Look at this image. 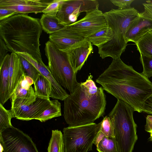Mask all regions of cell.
<instances>
[{
  "instance_id": "obj_1",
  "label": "cell",
  "mask_w": 152,
  "mask_h": 152,
  "mask_svg": "<svg viewBox=\"0 0 152 152\" xmlns=\"http://www.w3.org/2000/svg\"><path fill=\"white\" fill-rule=\"evenodd\" d=\"M103 89L127 103L139 113L145 100L152 94V83L120 58L113 59L96 80Z\"/></svg>"
},
{
  "instance_id": "obj_2",
  "label": "cell",
  "mask_w": 152,
  "mask_h": 152,
  "mask_svg": "<svg viewBox=\"0 0 152 152\" xmlns=\"http://www.w3.org/2000/svg\"><path fill=\"white\" fill-rule=\"evenodd\" d=\"M42 29L39 20L18 14L0 21V38L9 51L25 53L38 62L43 63L39 47Z\"/></svg>"
},
{
  "instance_id": "obj_3",
  "label": "cell",
  "mask_w": 152,
  "mask_h": 152,
  "mask_svg": "<svg viewBox=\"0 0 152 152\" xmlns=\"http://www.w3.org/2000/svg\"><path fill=\"white\" fill-rule=\"evenodd\" d=\"M102 87L97 93L89 96L82 82L79 83L73 92L64 101L63 116L69 126H76L94 123L104 114L106 96Z\"/></svg>"
},
{
  "instance_id": "obj_4",
  "label": "cell",
  "mask_w": 152,
  "mask_h": 152,
  "mask_svg": "<svg viewBox=\"0 0 152 152\" xmlns=\"http://www.w3.org/2000/svg\"><path fill=\"white\" fill-rule=\"evenodd\" d=\"M140 13L134 7L123 10L112 9L104 13L113 36L107 42L98 47V53L102 59L107 57L113 59L120 58L127 45L125 38L126 31Z\"/></svg>"
},
{
  "instance_id": "obj_5",
  "label": "cell",
  "mask_w": 152,
  "mask_h": 152,
  "mask_svg": "<svg viewBox=\"0 0 152 152\" xmlns=\"http://www.w3.org/2000/svg\"><path fill=\"white\" fill-rule=\"evenodd\" d=\"M134 111L132 107L118 99L108 114L113 121L114 138L118 152H132L137 140V125L133 117Z\"/></svg>"
},
{
  "instance_id": "obj_6",
  "label": "cell",
  "mask_w": 152,
  "mask_h": 152,
  "mask_svg": "<svg viewBox=\"0 0 152 152\" xmlns=\"http://www.w3.org/2000/svg\"><path fill=\"white\" fill-rule=\"evenodd\" d=\"M45 45L48 66L52 75L58 84L72 93L79 83L76 79L77 73L74 71L65 52L58 49L50 40Z\"/></svg>"
},
{
  "instance_id": "obj_7",
  "label": "cell",
  "mask_w": 152,
  "mask_h": 152,
  "mask_svg": "<svg viewBox=\"0 0 152 152\" xmlns=\"http://www.w3.org/2000/svg\"><path fill=\"white\" fill-rule=\"evenodd\" d=\"M101 121L69 126L63 129L64 152H88L92 150L95 138L101 129Z\"/></svg>"
},
{
  "instance_id": "obj_8",
  "label": "cell",
  "mask_w": 152,
  "mask_h": 152,
  "mask_svg": "<svg viewBox=\"0 0 152 152\" xmlns=\"http://www.w3.org/2000/svg\"><path fill=\"white\" fill-rule=\"evenodd\" d=\"M11 102L14 118L24 121L36 120L51 103L50 98L37 95L30 98H16Z\"/></svg>"
},
{
  "instance_id": "obj_9",
  "label": "cell",
  "mask_w": 152,
  "mask_h": 152,
  "mask_svg": "<svg viewBox=\"0 0 152 152\" xmlns=\"http://www.w3.org/2000/svg\"><path fill=\"white\" fill-rule=\"evenodd\" d=\"M0 142L3 152H39L31 138L13 126L0 130Z\"/></svg>"
},
{
  "instance_id": "obj_10",
  "label": "cell",
  "mask_w": 152,
  "mask_h": 152,
  "mask_svg": "<svg viewBox=\"0 0 152 152\" xmlns=\"http://www.w3.org/2000/svg\"><path fill=\"white\" fill-rule=\"evenodd\" d=\"M95 0H61L56 17L59 23L65 26L76 21L80 14L86 13L99 8Z\"/></svg>"
},
{
  "instance_id": "obj_11",
  "label": "cell",
  "mask_w": 152,
  "mask_h": 152,
  "mask_svg": "<svg viewBox=\"0 0 152 152\" xmlns=\"http://www.w3.org/2000/svg\"><path fill=\"white\" fill-rule=\"evenodd\" d=\"M107 26L104 13L98 8L86 13L83 18L64 27L80 36L86 39Z\"/></svg>"
},
{
  "instance_id": "obj_12",
  "label": "cell",
  "mask_w": 152,
  "mask_h": 152,
  "mask_svg": "<svg viewBox=\"0 0 152 152\" xmlns=\"http://www.w3.org/2000/svg\"><path fill=\"white\" fill-rule=\"evenodd\" d=\"M53 0H0V8L7 9L18 14H37L43 10Z\"/></svg>"
},
{
  "instance_id": "obj_13",
  "label": "cell",
  "mask_w": 152,
  "mask_h": 152,
  "mask_svg": "<svg viewBox=\"0 0 152 152\" xmlns=\"http://www.w3.org/2000/svg\"><path fill=\"white\" fill-rule=\"evenodd\" d=\"M49 38L58 49L62 51L76 47L87 40L64 26L58 31L49 34Z\"/></svg>"
},
{
  "instance_id": "obj_14",
  "label": "cell",
  "mask_w": 152,
  "mask_h": 152,
  "mask_svg": "<svg viewBox=\"0 0 152 152\" xmlns=\"http://www.w3.org/2000/svg\"><path fill=\"white\" fill-rule=\"evenodd\" d=\"M33 65L41 75L50 82L52 92L50 96L53 99L64 101L69 95L66 91L55 80L49 71L48 66L44 63L38 62L29 54L25 53H18Z\"/></svg>"
},
{
  "instance_id": "obj_15",
  "label": "cell",
  "mask_w": 152,
  "mask_h": 152,
  "mask_svg": "<svg viewBox=\"0 0 152 152\" xmlns=\"http://www.w3.org/2000/svg\"><path fill=\"white\" fill-rule=\"evenodd\" d=\"M92 45L87 39L81 44L64 51L75 72L77 73L81 69L89 55L93 52Z\"/></svg>"
},
{
  "instance_id": "obj_16",
  "label": "cell",
  "mask_w": 152,
  "mask_h": 152,
  "mask_svg": "<svg viewBox=\"0 0 152 152\" xmlns=\"http://www.w3.org/2000/svg\"><path fill=\"white\" fill-rule=\"evenodd\" d=\"M152 31V19L140 15L130 24L126 33L127 43L133 42L136 44L148 32Z\"/></svg>"
},
{
  "instance_id": "obj_17",
  "label": "cell",
  "mask_w": 152,
  "mask_h": 152,
  "mask_svg": "<svg viewBox=\"0 0 152 152\" xmlns=\"http://www.w3.org/2000/svg\"><path fill=\"white\" fill-rule=\"evenodd\" d=\"M9 78L8 91L11 97L18 83L26 74L19 55L12 53L10 54L8 67Z\"/></svg>"
},
{
  "instance_id": "obj_18",
  "label": "cell",
  "mask_w": 152,
  "mask_h": 152,
  "mask_svg": "<svg viewBox=\"0 0 152 152\" xmlns=\"http://www.w3.org/2000/svg\"><path fill=\"white\" fill-rule=\"evenodd\" d=\"M34 81L30 77L25 75L16 86L10 100L16 98H30L36 95L32 85Z\"/></svg>"
},
{
  "instance_id": "obj_19",
  "label": "cell",
  "mask_w": 152,
  "mask_h": 152,
  "mask_svg": "<svg viewBox=\"0 0 152 152\" xmlns=\"http://www.w3.org/2000/svg\"><path fill=\"white\" fill-rule=\"evenodd\" d=\"M10 55L8 54L0 64V103L3 105L10 99L8 91V71Z\"/></svg>"
},
{
  "instance_id": "obj_20",
  "label": "cell",
  "mask_w": 152,
  "mask_h": 152,
  "mask_svg": "<svg viewBox=\"0 0 152 152\" xmlns=\"http://www.w3.org/2000/svg\"><path fill=\"white\" fill-rule=\"evenodd\" d=\"M42 30L49 34L55 33L64 26L61 24L56 16H52L43 13L39 19Z\"/></svg>"
},
{
  "instance_id": "obj_21",
  "label": "cell",
  "mask_w": 152,
  "mask_h": 152,
  "mask_svg": "<svg viewBox=\"0 0 152 152\" xmlns=\"http://www.w3.org/2000/svg\"><path fill=\"white\" fill-rule=\"evenodd\" d=\"M34 89L36 95L50 98L52 87L49 81L40 74L34 82Z\"/></svg>"
},
{
  "instance_id": "obj_22",
  "label": "cell",
  "mask_w": 152,
  "mask_h": 152,
  "mask_svg": "<svg viewBox=\"0 0 152 152\" xmlns=\"http://www.w3.org/2000/svg\"><path fill=\"white\" fill-rule=\"evenodd\" d=\"M63 134L58 129L52 131L51 136L48 148V152H64Z\"/></svg>"
},
{
  "instance_id": "obj_23",
  "label": "cell",
  "mask_w": 152,
  "mask_h": 152,
  "mask_svg": "<svg viewBox=\"0 0 152 152\" xmlns=\"http://www.w3.org/2000/svg\"><path fill=\"white\" fill-rule=\"evenodd\" d=\"M61 115V103L57 99H56L51 100L50 106L38 116L36 120L43 122Z\"/></svg>"
},
{
  "instance_id": "obj_24",
  "label": "cell",
  "mask_w": 152,
  "mask_h": 152,
  "mask_svg": "<svg viewBox=\"0 0 152 152\" xmlns=\"http://www.w3.org/2000/svg\"><path fill=\"white\" fill-rule=\"evenodd\" d=\"M113 34L110 28H106L86 38L87 40L98 47L107 42L112 38Z\"/></svg>"
},
{
  "instance_id": "obj_25",
  "label": "cell",
  "mask_w": 152,
  "mask_h": 152,
  "mask_svg": "<svg viewBox=\"0 0 152 152\" xmlns=\"http://www.w3.org/2000/svg\"><path fill=\"white\" fill-rule=\"evenodd\" d=\"M135 45L140 54L152 56V31L148 32Z\"/></svg>"
},
{
  "instance_id": "obj_26",
  "label": "cell",
  "mask_w": 152,
  "mask_h": 152,
  "mask_svg": "<svg viewBox=\"0 0 152 152\" xmlns=\"http://www.w3.org/2000/svg\"><path fill=\"white\" fill-rule=\"evenodd\" d=\"M99 152H118L114 138L105 136L96 147Z\"/></svg>"
},
{
  "instance_id": "obj_27",
  "label": "cell",
  "mask_w": 152,
  "mask_h": 152,
  "mask_svg": "<svg viewBox=\"0 0 152 152\" xmlns=\"http://www.w3.org/2000/svg\"><path fill=\"white\" fill-rule=\"evenodd\" d=\"M14 118L11 109L7 110L0 103V130L12 127L11 120Z\"/></svg>"
},
{
  "instance_id": "obj_28",
  "label": "cell",
  "mask_w": 152,
  "mask_h": 152,
  "mask_svg": "<svg viewBox=\"0 0 152 152\" xmlns=\"http://www.w3.org/2000/svg\"><path fill=\"white\" fill-rule=\"evenodd\" d=\"M18 55L26 75L31 78L34 82L41 73L33 65L24 58Z\"/></svg>"
},
{
  "instance_id": "obj_29",
  "label": "cell",
  "mask_w": 152,
  "mask_h": 152,
  "mask_svg": "<svg viewBox=\"0 0 152 152\" xmlns=\"http://www.w3.org/2000/svg\"><path fill=\"white\" fill-rule=\"evenodd\" d=\"M114 124L112 118L108 115L105 116L101 121L100 130L106 137L114 138Z\"/></svg>"
},
{
  "instance_id": "obj_30",
  "label": "cell",
  "mask_w": 152,
  "mask_h": 152,
  "mask_svg": "<svg viewBox=\"0 0 152 152\" xmlns=\"http://www.w3.org/2000/svg\"><path fill=\"white\" fill-rule=\"evenodd\" d=\"M140 54V60L143 68L141 73L146 77H152V56Z\"/></svg>"
},
{
  "instance_id": "obj_31",
  "label": "cell",
  "mask_w": 152,
  "mask_h": 152,
  "mask_svg": "<svg viewBox=\"0 0 152 152\" xmlns=\"http://www.w3.org/2000/svg\"><path fill=\"white\" fill-rule=\"evenodd\" d=\"M93 76L90 74L88 75L86 81L82 82L85 90L88 95L90 97H92L97 92L99 87H97L93 80Z\"/></svg>"
},
{
  "instance_id": "obj_32",
  "label": "cell",
  "mask_w": 152,
  "mask_h": 152,
  "mask_svg": "<svg viewBox=\"0 0 152 152\" xmlns=\"http://www.w3.org/2000/svg\"><path fill=\"white\" fill-rule=\"evenodd\" d=\"M61 0H53L42 12L52 16H56L58 11Z\"/></svg>"
},
{
  "instance_id": "obj_33",
  "label": "cell",
  "mask_w": 152,
  "mask_h": 152,
  "mask_svg": "<svg viewBox=\"0 0 152 152\" xmlns=\"http://www.w3.org/2000/svg\"><path fill=\"white\" fill-rule=\"evenodd\" d=\"M134 0H111L110 1L118 9L123 10L131 8V5Z\"/></svg>"
},
{
  "instance_id": "obj_34",
  "label": "cell",
  "mask_w": 152,
  "mask_h": 152,
  "mask_svg": "<svg viewBox=\"0 0 152 152\" xmlns=\"http://www.w3.org/2000/svg\"><path fill=\"white\" fill-rule=\"evenodd\" d=\"M144 10L140 13L142 16L152 19V1H148L142 4Z\"/></svg>"
},
{
  "instance_id": "obj_35",
  "label": "cell",
  "mask_w": 152,
  "mask_h": 152,
  "mask_svg": "<svg viewBox=\"0 0 152 152\" xmlns=\"http://www.w3.org/2000/svg\"><path fill=\"white\" fill-rule=\"evenodd\" d=\"M142 109V112L148 114H152V94L144 102Z\"/></svg>"
},
{
  "instance_id": "obj_36",
  "label": "cell",
  "mask_w": 152,
  "mask_h": 152,
  "mask_svg": "<svg viewBox=\"0 0 152 152\" xmlns=\"http://www.w3.org/2000/svg\"><path fill=\"white\" fill-rule=\"evenodd\" d=\"M0 64L8 54L9 50L3 40L0 38Z\"/></svg>"
},
{
  "instance_id": "obj_37",
  "label": "cell",
  "mask_w": 152,
  "mask_h": 152,
  "mask_svg": "<svg viewBox=\"0 0 152 152\" xmlns=\"http://www.w3.org/2000/svg\"><path fill=\"white\" fill-rule=\"evenodd\" d=\"M18 14L16 12L7 9L0 8V21Z\"/></svg>"
},
{
  "instance_id": "obj_38",
  "label": "cell",
  "mask_w": 152,
  "mask_h": 152,
  "mask_svg": "<svg viewBox=\"0 0 152 152\" xmlns=\"http://www.w3.org/2000/svg\"><path fill=\"white\" fill-rule=\"evenodd\" d=\"M145 129L148 132H152V115H148L147 116Z\"/></svg>"
},
{
  "instance_id": "obj_39",
  "label": "cell",
  "mask_w": 152,
  "mask_h": 152,
  "mask_svg": "<svg viewBox=\"0 0 152 152\" xmlns=\"http://www.w3.org/2000/svg\"><path fill=\"white\" fill-rule=\"evenodd\" d=\"M105 136L104 134L100 130L97 133L95 138L94 141V144L97 147L100 142Z\"/></svg>"
},
{
  "instance_id": "obj_40",
  "label": "cell",
  "mask_w": 152,
  "mask_h": 152,
  "mask_svg": "<svg viewBox=\"0 0 152 152\" xmlns=\"http://www.w3.org/2000/svg\"><path fill=\"white\" fill-rule=\"evenodd\" d=\"M150 137L149 138V140L152 142V132H150Z\"/></svg>"
}]
</instances>
